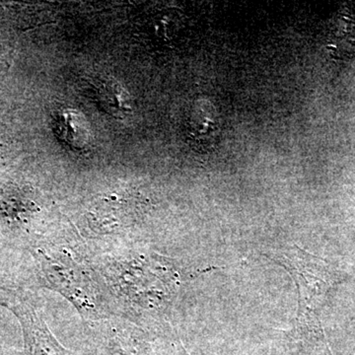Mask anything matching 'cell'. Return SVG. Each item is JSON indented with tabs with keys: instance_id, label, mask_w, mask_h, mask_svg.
<instances>
[{
	"instance_id": "1",
	"label": "cell",
	"mask_w": 355,
	"mask_h": 355,
	"mask_svg": "<svg viewBox=\"0 0 355 355\" xmlns=\"http://www.w3.org/2000/svg\"><path fill=\"white\" fill-rule=\"evenodd\" d=\"M266 256L284 266L297 287V315L289 334L292 340L301 345L323 340L320 314L327 295L340 280L338 272L328 261L296 245Z\"/></svg>"
},
{
	"instance_id": "2",
	"label": "cell",
	"mask_w": 355,
	"mask_h": 355,
	"mask_svg": "<svg viewBox=\"0 0 355 355\" xmlns=\"http://www.w3.org/2000/svg\"><path fill=\"white\" fill-rule=\"evenodd\" d=\"M43 258L44 272L53 287L60 289L79 309L95 313V292L91 289L87 277L79 272L76 266L62 263L48 256Z\"/></svg>"
},
{
	"instance_id": "3",
	"label": "cell",
	"mask_w": 355,
	"mask_h": 355,
	"mask_svg": "<svg viewBox=\"0 0 355 355\" xmlns=\"http://www.w3.org/2000/svg\"><path fill=\"white\" fill-rule=\"evenodd\" d=\"M27 355H71L55 338L34 311L24 310Z\"/></svg>"
},
{
	"instance_id": "4",
	"label": "cell",
	"mask_w": 355,
	"mask_h": 355,
	"mask_svg": "<svg viewBox=\"0 0 355 355\" xmlns=\"http://www.w3.org/2000/svg\"><path fill=\"white\" fill-rule=\"evenodd\" d=\"M58 130L60 137L78 150L85 148L90 140L87 121L73 110H67L58 114Z\"/></svg>"
},
{
	"instance_id": "5",
	"label": "cell",
	"mask_w": 355,
	"mask_h": 355,
	"mask_svg": "<svg viewBox=\"0 0 355 355\" xmlns=\"http://www.w3.org/2000/svg\"><path fill=\"white\" fill-rule=\"evenodd\" d=\"M94 90L103 107H108L110 113L120 116L132 111L130 96L118 83H112L111 80L97 83L94 85Z\"/></svg>"
}]
</instances>
